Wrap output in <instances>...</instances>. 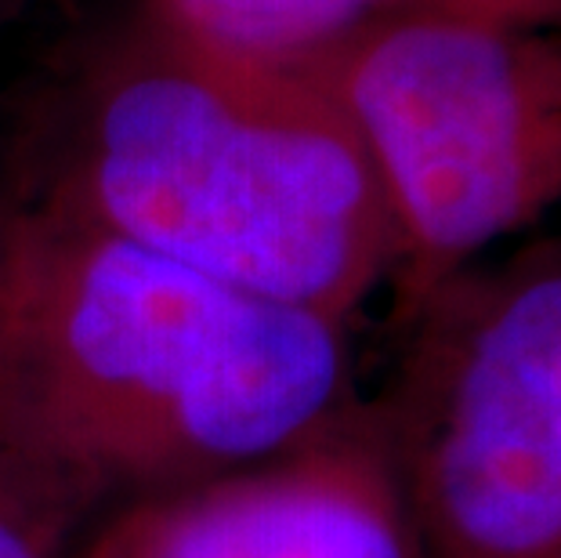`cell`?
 Listing matches in <instances>:
<instances>
[{"instance_id":"6da1fadb","label":"cell","mask_w":561,"mask_h":558,"mask_svg":"<svg viewBox=\"0 0 561 558\" xmlns=\"http://www.w3.org/2000/svg\"><path fill=\"white\" fill-rule=\"evenodd\" d=\"M352 323L22 207L0 305V482L73 533L352 421Z\"/></svg>"},{"instance_id":"7a4b0ae2","label":"cell","mask_w":561,"mask_h":558,"mask_svg":"<svg viewBox=\"0 0 561 558\" xmlns=\"http://www.w3.org/2000/svg\"><path fill=\"white\" fill-rule=\"evenodd\" d=\"M8 152L30 207L257 298L352 323L396 280V218L341 105L305 69L210 52L141 11Z\"/></svg>"},{"instance_id":"3957f363","label":"cell","mask_w":561,"mask_h":558,"mask_svg":"<svg viewBox=\"0 0 561 558\" xmlns=\"http://www.w3.org/2000/svg\"><path fill=\"white\" fill-rule=\"evenodd\" d=\"M297 69L341 105L385 185L396 323L561 200V26L396 8Z\"/></svg>"},{"instance_id":"277c9868","label":"cell","mask_w":561,"mask_h":558,"mask_svg":"<svg viewBox=\"0 0 561 558\" xmlns=\"http://www.w3.org/2000/svg\"><path fill=\"white\" fill-rule=\"evenodd\" d=\"M399 327L366 407L413 558H561V240L457 272Z\"/></svg>"},{"instance_id":"5b68a950","label":"cell","mask_w":561,"mask_h":558,"mask_svg":"<svg viewBox=\"0 0 561 558\" xmlns=\"http://www.w3.org/2000/svg\"><path fill=\"white\" fill-rule=\"evenodd\" d=\"M62 558H413V540L363 402L290 454L113 508Z\"/></svg>"},{"instance_id":"8992f818","label":"cell","mask_w":561,"mask_h":558,"mask_svg":"<svg viewBox=\"0 0 561 558\" xmlns=\"http://www.w3.org/2000/svg\"><path fill=\"white\" fill-rule=\"evenodd\" d=\"M402 0H141L178 37L257 66L297 69Z\"/></svg>"},{"instance_id":"52a82bcc","label":"cell","mask_w":561,"mask_h":558,"mask_svg":"<svg viewBox=\"0 0 561 558\" xmlns=\"http://www.w3.org/2000/svg\"><path fill=\"white\" fill-rule=\"evenodd\" d=\"M69 544L62 522L0 482V558H62Z\"/></svg>"},{"instance_id":"ba28073f","label":"cell","mask_w":561,"mask_h":558,"mask_svg":"<svg viewBox=\"0 0 561 558\" xmlns=\"http://www.w3.org/2000/svg\"><path fill=\"white\" fill-rule=\"evenodd\" d=\"M399 8H435L504 26H561V0H402Z\"/></svg>"},{"instance_id":"9c48e42d","label":"cell","mask_w":561,"mask_h":558,"mask_svg":"<svg viewBox=\"0 0 561 558\" xmlns=\"http://www.w3.org/2000/svg\"><path fill=\"white\" fill-rule=\"evenodd\" d=\"M22 189L15 178V163L11 152L0 149V305H4V280H8V261H11V243H15V229L22 218Z\"/></svg>"},{"instance_id":"30bf717a","label":"cell","mask_w":561,"mask_h":558,"mask_svg":"<svg viewBox=\"0 0 561 558\" xmlns=\"http://www.w3.org/2000/svg\"><path fill=\"white\" fill-rule=\"evenodd\" d=\"M19 4H22V0H0V26H4L8 15H11V11H15Z\"/></svg>"}]
</instances>
